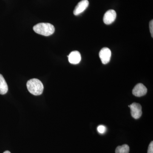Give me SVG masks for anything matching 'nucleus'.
I'll list each match as a JSON object with an SVG mask.
<instances>
[{
	"label": "nucleus",
	"mask_w": 153,
	"mask_h": 153,
	"mask_svg": "<svg viewBox=\"0 0 153 153\" xmlns=\"http://www.w3.org/2000/svg\"><path fill=\"white\" fill-rule=\"evenodd\" d=\"M130 148L128 145L124 144L118 146L115 150V153H129Z\"/></svg>",
	"instance_id": "obj_10"
},
{
	"label": "nucleus",
	"mask_w": 153,
	"mask_h": 153,
	"mask_svg": "<svg viewBox=\"0 0 153 153\" xmlns=\"http://www.w3.org/2000/svg\"><path fill=\"white\" fill-rule=\"evenodd\" d=\"M147 92L146 87L142 83H138L135 85L132 91L133 94L135 96L140 97L146 95Z\"/></svg>",
	"instance_id": "obj_7"
},
{
	"label": "nucleus",
	"mask_w": 153,
	"mask_h": 153,
	"mask_svg": "<svg viewBox=\"0 0 153 153\" xmlns=\"http://www.w3.org/2000/svg\"><path fill=\"white\" fill-rule=\"evenodd\" d=\"M89 5V2L88 0H82L78 3L73 11V13L75 16H78L87 9Z\"/></svg>",
	"instance_id": "obj_6"
},
{
	"label": "nucleus",
	"mask_w": 153,
	"mask_h": 153,
	"mask_svg": "<svg viewBox=\"0 0 153 153\" xmlns=\"http://www.w3.org/2000/svg\"><path fill=\"white\" fill-rule=\"evenodd\" d=\"M8 90L7 84L2 74H0V94H6Z\"/></svg>",
	"instance_id": "obj_9"
},
{
	"label": "nucleus",
	"mask_w": 153,
	"mask_h": 153,
	"mask_svg": "<svg viewBox=\"0 0 153 153\" xmlns=\"http://www.w3.org/2000/svg\"><path fill=\"white\" fill-rule=\"evenodd\" d=\"M111 56V52L110 49L107 47H104L99 52V57L103 64L109 63Z\"/></svg>",
	"instance_id": "obj_3"
},
{
	"label": "nucleus",
	"mask_w": 153,
	"mask_h": 153,
	"mask_svg": "<svg viewBox=\"0 0 153 153\" xmlns=\"http://www.w3.org/2000/svg\"><path fill=\"white\" fill-rule=\"evenodd\" d=\"M68 57L69 63L73 64H78L81 59L80 53L77 51L71 52L68 55Z\"/></svg>",
	"instance_id": "obj_8"
},
{
	"label": "nucleus",
	"mask_w": 153,
	"mask_h": 153,
	"mask_svg": "<svg viewBox=\"0 0 153 153\" xmlns=\"http://www.w3.org/2000/svg\"><path fill=\"white\" fill-rule=\"evenodd\" d=\"M27 86L29 92L34 95H41L44 91L43 83L40 80L36 78H33L28 81Z\"/></svg>",
	"instance_id": "obj_2"
},
{
	"label": "nucleus",
	"mask_w": 153,
	"mask_h": 153,
	"mask_svg": "<svg viewBox=\"0 0 153 153\" xmlns=\"http://www.w3.org/2000/svg\"><path fill=\"white\" fill-rule=\"evenodd\" d=\"M3 153H11L10 152H9L8 151H5V152H4Z\"/></svg>",
	"instance_id": "obj_14"
},
{
	"label": "nucleus",
	"mask_w": 153,
	"mask_h": 153,
	"mask_svg": "<svg viewBox=\"0 0 153 153\" xmlns=\"http://www.w3.org/2000/svg\"><path fill=\"white\" fill-rule=\"evenodd\" d=\"M132 117L135 119H138L142 114V106L139 103L134 102L130 105Z\"/></svg>",
	"instance_id": "obj_4"
},
{
	"label": "nucleus",
	"mask_w": 153,
	"mask_h": 153,
	"mask_svg": "<svg viewBox=\"0 0 153 153\" xmlns=\"http://www.w3.org/2000/svg\"><path fill=\"white\" fill-rule=\"evenodd\" d=\"M116 17L117 13L115 11L113 10H108L103 16V22L105 25H111L114 22Z\"/></svg>",
	"instance_id": "obj_5"
},
{
	"label": "nucleus",
	"mask_w": 153,
	"mask_h": 153,
	"mask_svg": "<svg viewBox=\"0 0 153 153\" xmlns=\"http://www.w3.org/2000/svg\"><path fill=\"white\" fill-rule=\"evenodd\" d=\"M149 28H150V33L151 34V36H152V37H153V20H152V21H151V22H150L149 23Z\"/></svg>",
	"instance_id": "obj_13"
},
{
	"label": "nucleus",
	"mask_w": 153,
	"mask_h": 153,
	"mask_svg": "<svg viewBox=\"0 0 153 153\" xmlns=\"http://www.w3.org/2000/svg\"><path fill=\"white\" fill-rule=\"evenodd\" d=\"M97 130L99 133L104 134L106 131V127L102 125L99 126L97 128Z\"/></svg>",
	"instance_id": "obj_11"
},
{
	"label": "nucleus",
	"mask_w": 153,
	"mask_h": 153,
	"mask_svg": "<svg viewBox=\"0 0 153 153\" xmlns=\"http://www.w3.org/2000/svg\"><path fill=\"white\" fill-rule=\"evenodd\" d=\"M147 153H153V142H151L148 148Z\"/></svg>",
	"instance_id": "obj_12"
},
{
	"label": "nucleus",
	"mask_w": 153,
	"mask_h": 153,
	"mask_svg": "<svg viewBox=\"0 0 153 153\" xmlns=\"http://www.w3.org/2000/svg\"><path fill=\"white\" fill-rule=\"evenodd\" d=\"M33 30L39 35L48 36L54 33L55 28L53 25L49 23H41L34 26Z\"/></svg>",
	"instance_id": "obj_1"
}]
</instances>
